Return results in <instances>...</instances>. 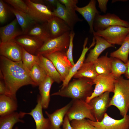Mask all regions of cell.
I'll return each instance as SVG.
<instances>
[{
  "label": "cell",
  "mask_w": 129,
  "mask_h": 129,
  "mask_svg": "<svg viewBox=\"0 0 129 129\" xmlns=\"http://www.w3.org/2000/svg\"><path fill=\"white\" fill-rule=\"evenodd\" d=\"M25 1L28 8V14L38 23H46L53 16L52 11L39 0H26Z\"/></svg>",
  "instance_id": "cell-8"
},
{
  "label": "cell",
  "mask_w": 129,
  "mask_h": 129,
  "mask_svg": "<svg viewBox=\"0 0 129 129\" xmlns=\"http://www.w3.org/2000/svg\"><path fill=\"white\" fill-rule=\"evenodd\" d=\"M121 45L118 49L111 53L110 54V56L113 58L118 59L126 64L129 60V34Z\"/></svg>",
  "instance_id": "cell-31"
},
{
  "label": "cell",
  "mask_w": 129,
  "mask_h": 129,
  "mask_svg": "<svg viewBox=\"0 0 129 129\" xmlns=\"http://www.w3.org/2000/svg\"><path fill=\"white\" fill-rule=\"evenodd\" d=\"M22 47L15 39L5 43L0 42V54L11 61L18 62L22 61Z\"/></svg>",
  "instance_id": "cell-13"
},
{
  "label": "cell",
  "mask_w": 129,
  "mask_h": 129,
  "mask_svg": "<svg viewBox=\"0 0 129 129\" xmlns=\"http://www.w3.org/2000/svg\"><path fill=\"white\" fill-rule=\"evenodd\" d=\"M70 32L57 37L50 38L44 42L37 51L36 55H44L57 51L66 52L70 43Z\"/></svg>",
  "instance_id": "cell-4"
},
{
  "label": "cell",
  "mask_w": 129,
  "mask_h": 129,
  "mask_svg": "<svg viewBox=\"0 0 129 129\" xmlns=\"http://www.w3.org/2000/svg\"><path fill=\"white\" fill-rule=\"evenodd\" d=\"M10 12H11L10 7L5 3L4 0H0V22L3 23L7 20Z\"/></svg>",
  "instance_id": "cell-38"
},
{
  "label": "cell",
  "mask_w": 129,
  "mask_h": 129,
  "mask_svg": "<svg viewBox=\"0 0 129 129\" xmlns=\"http://www.w3.org/2000/svg\"><path fill=\"white\" fill-rule=\"evenodd\" d=\"M11 12L16 17L23 34H25L30 28L38 22L28 14L10 7Z\"/></svg>",
  "instance_id": "cell-22"
},
{
  "label": "cell",
  "mask_w": 129,
  "mask_h": 129,
  "mask_svg": "<svg viewBox=\"0 0 129 129\" xmlns=\"http://www.w3.org/2000/svg\"><path fill=\"white\" fill-rule=\"evenodd\" d=\"M14 129H19L18 127H16Z\"/></svg>",
  "instance_id": "cell-45"
},
{
  "label": "cell",
  "mask_w": 129,
  "mask_h": 129,
  "mask_svg": "<svg viewBox=\"0 0 129 129\" xmlns=\"http://www.w3.org/2000/svg\"><path fill=\"white\" fill-rule=\"evenodd\" d=\"M29 72L31 79L37 86L42 83L47 76L44 70L38 64L34 65Z\"/></svg>",
  "instance_id": "cell-32"
},
{
  "label": "cell",
  "mask_w": 129,
  "mask_h": 129,
  "mask_svg": "<svg viewBox=\"0 0 129 129\" xmlns=\"http://www.w3.org/2000/svg\"><path fill=\"white\" fill-rule=\"evenodd\" d=\"M22 48L21 60L24 66L29 71L34 65L39 64V55L31 54L26 51L23 47Z\"/></svg>",
  "instance_id": "cell-34"
},
{
  "label": "cell",
  "mask_w": 129,
  "mask_h": 129,
  "mask_svg": "<svg viewBox=\"0 0 129 129\" xmlns=\"http://www.w3.org/2000/svg\"><path fill=\"white\" fill-rule=\"evenodd\" d=\"M93 34L102 37L112 45H121L129 34V27L113 26L103 30L95 32Z\"/></svg>",
  "instance_id": "cell-6"
},
{
  "label": "cell",
  "mask_w": 129,
  "mask_h": 129,
  "mask_svg": "<svg viewBox=\"0 0 129 129\" xmlns=\"http://www.w3.org/2000/svg\"><path fill=\"white\" fill-rule=\"evenodd\" d=\"M65 7L77 22L82 21L83 20L79 18L76 12L75 8L77 6L78 0H59Z\"/></svg>",
  "instance_id": "cell-35"
},
{
  "label": "cell",
  "mask_w": 129,
  "mask_h": 129,
  "mask_svg": "<svg viewBox=\"0 0 129 129\" xmlns=\"http://www.w3.org/2000/svg\"><path fill=\"white\" fill-rule=\"evenodd\" d=\"M25 115V112H15L8 115L0 116V129H12L16 123H24V121L21 118Z\"/></svg>",
  "instance_id": "cell-25"
},
{
  "label": "cell",
  "mask_w": 129,
  "mask_h": 129,
  "mask_svg": "<svg viewBox=\"0 0 129 129\" xmlns=\"http://www.w3.org/2000/svg\"><path fill=\"white\" fill-rule=\"evenodd\" d=\"M70 124L73 129H95L86 119L73 120Z\"/></svg>",
  "instance_id": "cell-36"
},
{
  "label": "cell",
  "mask_w": 129,
  "mask_h": 129,
  "mask_svg": "<svg viewBox=\"0 0 129 129\" xmlns=\"http://www.w3.org/2000/svg\"><path fill=\"white\" fill-rule=\"evenodd\" d=\"M93 80L86 78L73 79L67 86L52 94V96H59L85 101L93 91Z\"/></svg>",
  "instance_id": "cell-2"
},
{
  "label": "cell",
  "mask_w": 129,
  "mask_h": 129,
  "mask_svg": "<svg viewBox=\"0 0 129 129\" xmlns=\"http://www.w3.org/2000/svg\"><path fill=\"white\" fill-rule=\"evenodd\" d=\"M110 92H107L92 99L88 103L91 106L92 114L96 121L100 122L103 118L108 108L111 99Z\"/></svg>",
  "instance_id": "cell-12"
},
{
  "label": "cell",
  "mask_w": 129,
  "mask_h": 129,
  "mask_svg": "<svg viewBox=\"0 0 129 129\" xmlns=\"http://www.w3.org/2000/svg\"><path fill=\"white\" fill-rule=\"evenodd\" d=\"M114 86V95L109 106L116 107L124 117L127 115L129 109V80L121 76L116 79Z\"/></svg>",
  "instance_id": "cell-3"
},
{
  "label": "cell",
  "mask_w": 129,
  "mask_h": 129,
  "mask_svg": "<svg viewBox=\"0 0 129 129\" xmlns=\"http://www.w3.org/2000/svg\"><path fill=\"white\" fill-rule=\"evenodd\" d=\"M116 79L112 73L98 75L93 80L95 88L91 94L87 97L86 102L88 103L94 97L107 92H114Z\"/></svg>",
  "instance_id": "cell-5"
},
{
  "label": "cell",
  "mask_w": 129,
  "mask_h": 129,
  "mask_svg": "<svg viewBox=\"0 0 129 129\" xmlns=\"http://www.w3.org/2000/svg\"><path fill=\"white\" fill-rule=\"evenodd\" d=\"M14 39L26 51L34 55H36L37 51L44 43L33 37L27 34L20 35Z\"/></svg>",
  "instance_id": "cell-16"
},
{
  "label": "cell",
  "mask_w": 129,
  "mask_h": 129,
  "mask_svg": "<svg viewBox=\"0 0 129 129\" xmlns=\"http://www.w3.org/2000/svg\"><path fill=\"white\" fill-rule=\"evenodd\" d=\"M54 81L48 76L38 86L41 97V103L44 109L48 107L50 100V92Z\"/></svg>",
  "instance_id": "cell-26"
},
{
  "label": "cell",
  "mask_w": 129,
  "mask_h": 129,
  "mask_svg": "<svg viewBox=\"0 0 129 129\" xmlns=\"http://www.w3.org/2000/svg\"><path fill=\"white\" fill-rule=\"evenodd\" d=\"M75 35L73 30L71 31L70 33V40L68 48L66 52V55L68 60L73 66L75 64L73 56V41Z\"/></svg>",
  "instance_id": "cell-39"
},
{
  "label": "cell",
  "mask_w": 129,
  "mask_h": 129,
  "mask_svg": "<svg viewBox=\"0 0 129 129\" xmlns=\"http://www.w3.org/2000/svg\"><path fill=\"white\" fill-rule=\"evenodd\" d=\"M4 1L10 4L15 9L28 14V8L25 1L22 0H5Z\"/></svg>",
  "instance_id": "cell-37"
},
{
  "label": "cell",
  "mask_w": 129,
  "mask_h": 129,
  "mask_svg": "<svg viewBox=\"0 0 129 129\" xmlns=\"http://www.w3.org/2000/svg\"><path fill=\"white\" fill-rule=\"evenodd\" d=\"M16 18L7 25L0 28V42L5 43L14 39L16 37L23 34L22 30L18 28Z\"/></svg>",
  "instance_id": "cell-19"
},
{
  "label": "cell",
  "mask_w": 129,
  "mask_h": 129,
  "mask_svg": "<svg viewBox=\"0 0 129 129\" xmlns=\"http://www.w3.org/2000/svg\"><path fill=\"white\" fill-rule=\"evenodd\" d=\"M37 103L35 107L30 112L25 113L26 114L30 115L33 117L35 123L36 129H49V120L48 118H45L43 116L40 96L38 97Z\"/></svg>",
  "instance_id": "cell-18"
},
{
  "label": "cell",
  "mask_w": 129,
  "mask_h": 129,
  "mask_svg": "<svg viewBox=\"0 0 129 129\" xmlns=\"http://www.w3.org/2000/svg\"><path fill=\"white\" fill-rule=\"evenodd\" d=\"M6 87L3 80L0 79V95L6 94Z\"/></svg>",
  "instance_id": "cell-43"
},
{
  "label": "cell",
  "mask_w": 129,
  "mask_h": 129,
  "mask_svg": "<svg viewBox=\"0 0 129 129\" xmlns=\"http://www.w3.org/2000/svg\"><path fill=\"white\" fill-rule=\"evenodd\" d=\"M43 56L52 63L60 75L63 82L73 66L68 59L66 52L57 51Z\"/></svg>",
  "instance_id": "cell-10"
},
{
  "label": "cell",
  "mask_w": 129,
  "mask_h": 129,
  "mask_svg": "<svg viewBox=\"0 0 129 129\" xmlns=\"http://www.w3.org/2000/svg\"><path fill=\"white\" fill-rule=\"evenodd\" d=\"M119 120L114 119L106 113L100 122L93 121L89 119V122L95 129H129V116L127 115Z\"/></svg>",
  "instance_id": "cell-11"
},
{
  "label": "cell",
  "mask_w": 129,
  "mask_h": 129,
  "mask_svg": "<svg viewBox=\"0 0 129 129\" xmlns=\"http://www.w3.org/2000/svg\"><path fill=\"white\" fill-rule=\"evenodd\" d=\"M98 7L101 11L105 13L107 10V5L108 1V0H97Z\"/></svg>",
  "instance_id": "cell-41"
},
{
  "label": "cell",
  "mask_w": 129,
  "mask_h": 129,
  "mask_svg": "<svg viewBox=\"0 0 129 129\" xmlns=\"http://www.w3.org/2000/svg\"><path fill=\"white\" fill-rule=\"evenodd\" d=\"M93 34L95 40L96 45L93 49L90 50L84 63H93L105 49L109 47H115L114 45L109 43L102 37L94 34Z\"/></svg>",
  "instance_id": "cell-17"
},
{
  "label": "cell",
  "mask_w": 129,
  "mask_h": 129,
  "mask_svg": "<svg viewBox=\"0 0 129 129\" xmlns=\"http://www.w3.org/2000/svg\"><path fill=\"white\" fill-rule=\"evenodd\" d=\"M0 78L4 82L6 95L17 99L16 93L22 87L29 85L37 86L22 61H13L0 55Z\"/></svg>",
  "instance_id": "cell-1"
},
{
  "label": "cell",
  "mask_w": 129,
  "mask_h": 129,
  "mask_svg": "<svg viewBox=\"0 0 129 129\" xmlns=\"http://www.w3.org/2000/svg\"><path fill=\"white\" fill-rule=\"evenodd\" d=\"M44 42L50 38L45 23H37L31 27L26 34Z\"/></svg>",
  "instance_id": "cell-28"
},
{
  "label": "cell",
  "mask_w": 129,
  "mask_h": 129,
  "mask_svg": "<svg viewBox=\"0 0 129 129\" xmlns=\"http://www.w3.org/2000/svg\"><path fill=\"white\" fill-rule=\"evenodd\" d=\"M126 64L127 66V70L124 75L126 78L129 80V60Z\"/></svg>",
  "instance_id": "cell-44"
},
{
  "label": "cell",
  "mask_w": 129,
  "mask_h": 129,
  "mask_svg": "<svg viewBox=\"0 0 129 129\" xmlns=\"http://www.w3.org/2000/svg\"><path fill=\"white\" fill-rule=\"evenodd\" d=\"M17 107V99L8 95H0V116L8 115L15 112Z\"/></svg>",
  "instance_id": "cell-24"
},
{
  "label": "cell",
  "mask_w": 129,
  "mask_h": 129,
  "mask_svg": "<svg viewBox=\"0 0 129 129\" xmlns=\"http://www.w3.org/2000/svg\"><path fill=\"white\" fill-rule=\"evenodd\" d=\"M88 38L86 37L84 41L83 45V48L81 54L79 59L75 64L70 69L68 76L63 82L61 89L64 88L67 86L70 81L73 77L75 74L81 68L84 63L86 54L88 51L91 47L94 46L96 44L95 40L93 37L92 41L89 47L86 46L87 43Z\"/></svg>",
  "instance_id": "cell-20"
},
{
  "label": "cell",
  "mask_w": 129,
  "mask_h": 129,
  "mask_svg": "<svg viewBox=\"0 0 129 129\" xmlns=\"http://www.w3.org/2000/svg\"><path fill=\"white\" fill-rule=\"evenodd\" d=\"M68 118L65 115L64 119L62 124L63 129H73L70 122Z\"/></svg>",
  "instance_id": "cell-42"
},
{
  "label": "cell",
  "mask_w": 129,
  "mask_h": 129,
  "mask_svg": "<svg viewBox=\"0 0 129 129\" xmlns=\"http://www.w3.org/2000/svg\"><path fill=\"white\" fill-rule=\"evenodd\" d=\"M58 1V0H42L43 4L46 5L49 9V8H52L53 11L56 8Z\"/></svg>",
  "instance_id": "cell-40"
},
{
  "label": "cell",
  "mask_w": 129,
  "mask_h": 129,
  "mask_svg": "<svg viewBox=\"0 0 129 129\" xmlns=\"http://www.w3.org/2000/svg\"><path fill=\"white\" fill-rule=\"evenodd\" d=\"M111 57V73L116 79L121 76L122 75L125 74L127 66L126 64L120 59Z\"/></svg>",
  "instance_id": "cell-33"
},
{
  "label": "cell",
  "mask_w": 129,
  "mask_h": 129,
  "mask_svg": "<svg viewBox=\"0 0 129 129\" xmlns=\"http://www.w3.org/2000/svg\"><path fill=\"white\" fill-rule=\"evenodd\" d=\"M98 75L93 63H84L73 77L75 79L86 78L93 80Z\"/></svg>",
  "instance_id": "cell-29"
},
{
  "label": "cell",
  "mask_w": 129,
  "mask_h": 129,
  "mask_svg": "<svg viewBox=\"0 0 129 129\" xmlns=\"http://www.w3.org/2000/svg\"><path fill=\"white\" fill-rule=\"evenodd\" d=\"M118 25L129 27V23L127 21L121 19L114 14L108 13L101 15L97 14L93 23L95 32L104 30L109 27Z\"/></svg>",
  "instance_id": "cell-9"
},
{
  "label": "cell",
  "mask_w": 129,
  "mask_h": 129,
  "mask_svg": "<svg viewBox=\"0 0 129 129\" xmlns=\"http://www.w3.org/2000/svg\"><path fill=\"white\" fill-rule=\"evenodd\" d=\"M45 24L50 38L59 37L71 31L63 20L56 16H53Z\"/></svg>",
  "instance_id": "cell-14"
},
{
  "label": "cell",
  "mask_w": 129,
  "mask_h": 129,
  "mask_svg": "<svg viewBox=\"0 0 129 129\" xmlns=\"http://www.w3.org/2000/svg\"><path fill=\"white\" fill-rule=\"evenodd\" d=\"M108 53L105 55L99 58L93 63L95 70L98 74L112 73L111 57L108 56Z\"/></svg>",
  "instance_id": "cell-30"
},
{
  "label": "cell",
  "mask_w": 129,
  "mask_h": 129,
  "mask_svg": "<svg viewBox=\"0 0 129 129\" xmlns=\"http://www.w3.org/2000/svg\"><path fill=\"white\" fill-rule=\"evenodd\" d=\"M39 55V64L44 70L47 76L58 83L62 82L61 76L52 62L47 58L41 54Z\"/></svg>",
  "instance_id": "cell-23"
},
{
  "label": "cell",
  "mask_w": 129,
  "mask_h": 129,
  "mask_svg": "<svg viewBox=\"0 0 129 129\" xmlns=\"http://www.w3.org/2000/svg\"><path fill=\"white\" fill-rule=\"evenodd\" d=\"M72 103V100L65 106L56 110L51 114L47 111L45 112L50 121L49 129H61L60 126L63 124L64 118Z\"/></svg>",
  "instance_id": "cell-21"
},
{
  "label": "cell",
  "mask_w": 129,
  "mask_h": 129,
  "mask_svg": "<svg viewBox=\"0 0 129 129\" xmlns=\"http://www.w3.org/2000/svg\"><path fill=\"white\" fill-rule=\"evenodd\" d=\"M72 105L66 115L70 121L73 120H81L86 118L96 121L93 115L92 107L85 100L73 99Z\"/></svg>",
  "instance_id": "cell-7"
},
{
  "label": "cell",
  "mask_w": 129,
  "mask_h": 129,
  "mask_svg": "<svg viewBox=\"0 0 129 129\" xmlns=\"http://www.w3.org/2000/svg\"><path fill=\"white\" fill-rule=\"evenodd\" d=\"M96 0H91L86 6L82 7L77 6L75 8L76 11L80 14L87 22L91 34H93L95 32L93 25L95 16L97 14L100 13L96 8Z\"/></svg>",
  "instance_id": "cell-15"
},
{
  "label": "cell",
  "mask_w": 129,
  "mask_h": 129,
  "mask_svg": "<svg viewBox=\"0 0 129 129\" xmlns=\"http://www.w3.org/2000/svg\"><path fill=\"white\" fill-rule=\"evenodd\" d=\"M53 16L63 20L71 30H73L74 26L77 22L65 6L58 0L56 8L52 11Z\"/></svg>",
  "instance_id": "cell-27"
}]
</instances>
